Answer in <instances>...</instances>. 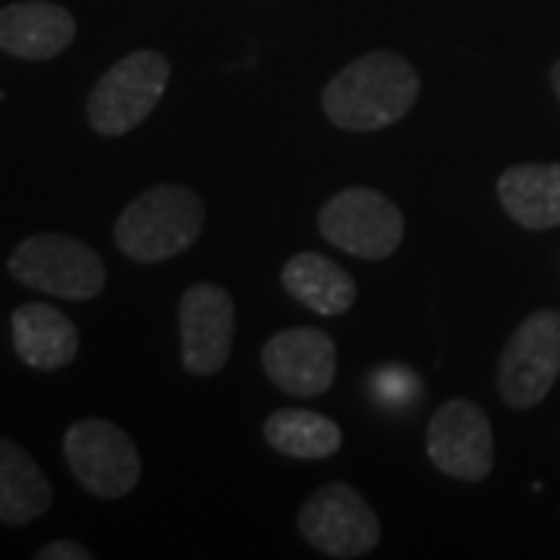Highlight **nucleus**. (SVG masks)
I'll return each mask as SVG.
<instances>
[{
  "instance_id": "obj_1",
  "label": "nucleus",
  "mask_w": 560,
  "mask_h": 560,
  "mask_svg": "<svg viewBox=\"0 0 560 560\" xmlns=\"http://www.w3.org/2000/svg\"><path fill=\"white\" fill-rule=\"evenodd\" d=\"M418 97V69L393 50H371L327 81L320 106L342 131H383L405 119Z\"/></svg>"
},
{
  "instance_id": "obj_2",
  "label": "nucleus",
  "mask_w": 560,
  "mask_h": 560,
  "mask_svg": "<svg viewBox=\"0 0 560 560\" xmlns=\"http://www.w3.org/2000/svg\"><path fill=\"white\" fill-rule=\"evenodd\" d=\"M206 206L200 194L184 184H156L125 206L116 221V246L128 259L156 265L187 253L200 241Z\"/></svg>"
},
{
  "instance_id": "obj_3",
  "label": "nucleus",
  "mask_w": 560,
  "mask_h": 560,
  "mask_svg": "<svg viewBox=\"0 0 560 560\" xmlns=\"http://www.w3.org/2000/svg\"><path fill=\"white\" fill-rule=\"evenodd\" d=\"M7 271L22 287L72 302L97 300L106 287V268L97 249L66 234H32L13 249Z\"/></svg>"
},
{
  "instance_id": "obj_4",
  "label": "nucleus",
  "mask_w": 560,
  "mask_h": 560,
  "mask_svg": "<svg viewBox=\"0 0 560 560\" xmlns=\"http://www.w3.org/2000/svg\"><path fill=\"white\" fill-rule=\"evenodd\" d=\"M172 62L160 50H135L103 75L88 97V121L103 138L135 131L160 106Z\"/></svg>"
},
{
  "instance_id": "obj_5",
  "label": "nucleus",
  "mask_w": 560,
  "mask_h": 560,
  "mask_svg": "<svg viewBox=\"0 0 560 560\" xmlns=\"http://www.w3.org/2000/svg\"><path fill=\"white\" fill-rule=\"evenodd\" d=\"M318 231L330 246L355 259L383 261L401 246L405 219L399 206L381 190L349 187L320 206Z\"/></svg>"
},
{
  "instance_id": "obj_6",
  "label": "nucleus",
  "mask_w": 560,
  "mask_h": 560,
  "mask_svg": "<svg viewBox=\"0 0 560 560\" xmlns=\"http://www.w3.org/2000/svg\"><path fill=\"white\" fill-rule=\"evenodd\" d=\"M560 374V312L539 308L517 324L499 361V396L504 405L536 408Z\"/></svg>"
},
{
  "instance_id": "obj_7",
  "label": "nucleus",
  "mask_w": 560,
  "mask_h": 560,
  "mask_svg": "<svg viewBox=\"0 0 560 560\" xmlns=\"http://www.w3.org/2000/svg\"><path fill=\"white\" fill-rule=\"evenodd\" d=\"M62 455L72 477L97 499H121L140 482L138 445L109 420L72 423L62 436Z\"/></svg>"
},
{
  "instance_id": "obj_8",
  "label": "nucleus",
  "mask_w": 560,
  "mask_h": 560,
  "mask_svg": "<svg viewBox=\"0 0 560 560\" xmlns=\"http://www.w3.org/2000/svg\"><path fill=\"white\" fill-rule=\"evenodd\" d=\"M300 533L320 555L352 560L377 548L381 521L352 486L327 482L300 508Z\"/></svg>"
},
{
  "instance_id": "obj_9",
  "label": "nucleus",
  "mask_w": 560,
  "mask_h": 560,
  "mask_svg": "<svg viewBox=\"0 0 560 560\" xmlns=\"http://www.w3.org/2000/svg\"><path fill=\"white\" fill-rule=\"evenodd\" d=\"M427 455L452 480L480 482L495 464V436L489 415L477 401L448 399L427 427Z\"/></svg>"
},
{
  "instance_id": "obj_10",
  "label": "nucleus",
  "mask_w": 560,
  "mask_h": 560,
  "mask_svg": "<svg viewBox=\"0 0 560 560\" xmlns=\"http://www.w3.org/2000/svg\"><path fill=\"white\" fill-rule=\"evenodd\" d=\"M180 361L194 377H212L231 359L237 312L234 300L219 283H194L178 305Z\"/></svg>"
},
{
  "instance_id": "obj_11",
  "label": "nucleus",
  "mask_w": 560,
  "mask_h": 560,
  "mask_svg": "<svg viewBox=\"0 0 560 560\" xmlns=\"http://www.w3.org/2000/svg\"><path fill=\"white\" fill-rule=\"evenodd\" d=\"M261 368L278 389L302 399L324 396L337 377V342L318 327L278 330L261 346Z\"/></svg>"
},
{
  "instance_id": "obj_12",
  "label": "nucleus",
  "mask_w": 560,
  "mask_h": 560,
  "mask_svg": "<svg viewBox=\"0 0 560 560\" xmlns=\"http://www.w3.org/2000/svg\"><path fill=\"white\" fill-rule=\"evenodd\" d=\"M75 16L50 0L0 7V50L16 60H54L75 40Z\"/></svg>"
},
{
  "instance_id": "obj_13",
  "label": "nucleus",
  "mask_w": 560,
  "mask_h": 560,
  "mask_svg": "<svg viewBox=\"0 0 560 560\" xmlns=\"http://www.w3.org/2000/svg\"><path fill=\"white\" fill-rule=\"evenodd\" d=\"M13 349L35 371H60L79 355V327L50 302H25L10 318Z\"/></svg>"
},
{
  "instance_id": "obj_14",
  "label": "nucleus",
  "mask_w": 560,
  "mask_h": 560,
  "mask_svg": "<svg viewBox=\"0 0 560 560\" xmlns=\"http://www.w3.org/2000/svg\"><path fill=\"white\" fill-rule=\"evenodd\" d=\"M501 209L526 231L560 228V162L511 165L499 175Z\"/></svg>"
},
{
  "instance_id": "obj_15",
  "label": "nucleus",
  "mask_w": 560,
  "mask_h": 560,
  "mask_svg": "<svg viewBox=\"0 0 560 560\" xmlns=\"http://www.w3.org/2000/svg\"><path fill=\"white\" fill-rule=\"evenodd\" d=\"M280 283L293 300L302 302L305 308H312L315 315H324V318L346 315L355 302V293H359L352 275L327 256H318V253H296L283 265Z\"/></svg>"
},
{
  "instance_id": "obj_16",
  "label": "nucleus",
  "mask_w": 560,
  "mask_h": 560,
  "mask_svg": "<svg viewBox=\"0 0 560 560\" xmlns=\"http://www.w3.org/2000/svg\"><path fill=\"white\" fill-rule=\"evenodd\" d=\"M54 504V489L22 445L0 440V523L25 526L38 521Z\"/></svg>"
},
{
  "instance_id": "obj_17",
  "label": "nucleus",
  "mask_w": 560,
  "mask_h": 560,
  "mask_svg": "<svg viewBox=\"0 0 560 560\" xmlns=\"http://www.w3.org/2000/svg\"><path fill=\"white\" fill-rule=\"evenodd\" d=\"M265 442L287 458H334L342 448V430L330 418L308 408H280L261 427Z\"/></svg>"
},
{
  "instance_id": "obj_18",
  "label": "nucleus",
  "mask_w": 560,
  "mask_h": 560,
  "mask_svg": "<svg viewBox=\"0 0 560 560\" xmlns=\"http://www.w3.org/2000/svg\"><path fill=\"white\" fill-rule=\"evenodd\" d=\"M35 558L38 560H91L94 555H91L84 545H79V541L57 539V541H50V545H44Z\"/></svg>"
},
{
  "instance_id": "obj_19",
  "label": "nucleus",
  "mask_w": 560,
  "mask_h": 560,
  "mask_svg": "<svg viewBox=\"0 0 560 560\" xmlns=\"http://www.w3.org/2000/svg\"><path fill=\"white\" fill-rule=\"evenodd\" d=\"M551 88H555V94H558L560 101V60L551 66Z\"/></svg>"
}]
</instances>
